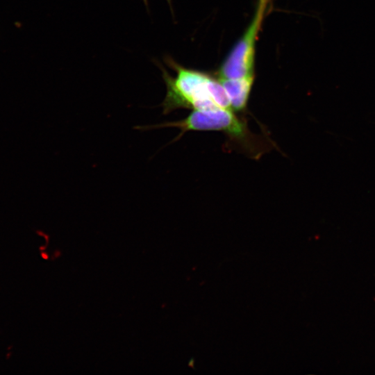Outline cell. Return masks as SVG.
Wrapping results in <instances>:
<instances>
[{"label":"cell","instance_id":"1","mask_svg":"<svg viewBox=\"0 0 375 375\" xmlns=\"http://www.w3.org/2000/svg\"><path fill=\"white\" fill-rule=\"evenodd\" d=\"M167 63L176 72L172 77L160 65L167 93L161 106L167 115L178 108L208 110H233L228 96L220 81L208 75L181 67L172 59Z\"/></svg>","mask_w":375,"mask_h":375},{"label":"cell","instance_id":"2","mask_svg":"<svg viewBox=\"0 0 375 375\" xmlns=\"http://www.w3.org/2000/svg\"><path fill=\"white\" fill-rule=\"evenodd\" d=\"M235 112L233 110L226 108L193 110L190 115L181 120L156 125L139 126L135 128L143 131L166 127L179 128L180 133L172 142L177 141L190 131H220L225 133L232 142L252 152L256 149L253 147L258 142H254L256 138L249 130L247 120Z\"/></svg>","mask_w":375,"mask_h":375},{"label":"cell","instance_id":"3","mask_svg":"<svg viewBox=\"0 0 375 375\" xmlns=\"http://www.w3.org/2000/svg\"><path fill=\"white\" fill-rule=\"evenodd\" d=\"M263 15L256 12L244 34L220 67L219 79L240 78L253 74L255 44Z\"/></svg>","mask_w":375,"mask_h":375},{"label":"cell","instance_id":"4","mask_svg":"<svg viewBox=\"0 0 375 375\" xmlns=\"http://www.w3.org/2000/svg\"><path fill=\"white\" fill-rule=\"evenodd\" d=\"M218 80L228 96L233 110L239 113L245 112L254 81V75L240 78Z\"/></svg>","mask_w":375,"mask_h":375},{"label":"cell","instance_id":"5","mask_svg":"<svg viewBox=\"0 0 375 375\" xmlns=\"http://www.w3.org/2000/svg\"><path fill=\"white\" fill-rule=\"evenodd\" d=\"M269 0H259V4L257 12L264 15L266 6L268 4Z\"/></svg>","mask_w":375,"mask_h":375},{"label":"cell","instance_id":"6","mask_svg":"<svg viewBox=\"0 0 375 375\" xmlns=\"http://www.w3.org/2000/svg\"><path fill=\"white\" fill-rule=\"evenodd\" d=\"M143 1L146 6L148 8V0H143Z\"/></svg>","mask_w":375,"mask_h":375},{"label":"cell","instance_id":"7","mask_svg":"<svg viewBox=\"0 0 375 375\" xmlns=\"http://www.w3.org/2000/svg\"><path fill=\"white\" fill-rule=\"evenodd\" d=\"M168 1H170V0H167Z\"/></svg>","mask_w":375,"mask_h":375}]
</instances>
